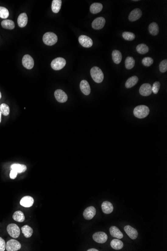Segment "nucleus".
<instances>
[{"label":"nucleus","mask_w":167,"mask_h":251,"mask_svg":"<svg viewBox=\"0 0 167 251\" xmlns=\"http://www.w3.org/2000/svg\"><path fill=\"white\" fill-rule=\"evenodd\" d=\"M150 109L149 107L146 105H139L136 107L134 110V114L137 118H145L149 115Z\"/></svg>","instance_id":"f257e3e1"},{"label":"nucleus","mask_w":167,"mask_h":251,"mask_svg":"<svg viewBox=\"0 0 167 251\" xmlns=\"http://www.w3.org/2000/svg\"><path fill=\"white\" fill-rule=\"evenodd\" d=\"M92 78L96 83H101L104 79V74L98 67H93L90 71Z\"/></svg>","instance_id":"f03ea898"},{"label":"nucleus","mask_w":167,"mask_h":251,"mask_svg":"<svg viewBox=\"0 0 167 251\" xmlns=\"http://www.w3.org/2000/svg\"><path fill=\"white\" fill-rule=\"evenodd\" d=\"M44 43L48 46H52L58 41V37L55 33L52 32L46 33L43 37Z\"/></svg>","instance_id":"7ed1b4c3"},{"label":"nucleus","mask_w":167,"mask_h":251,"mask_svg":"<svg viewBox=\"0 0 167 251\" xmlns=\"http://www.w3.org/2000/svg\"><path fill=\"white\" fill-rule=\"evenodd\" d=\"M66 64V61L64 58L58 57L54 59L51 62V67L55 70L63 69Z\"/></svg>","instance_id":"20e7f679"},{"label":"nucleus","mask_w":167,"mask_h":251,"mask_svg":"<svg viewBox=\"0 0 167 251\" xmlns=\"http://www.w3.org/2000/svg\"><path fill=\"white\" fill-rule=\"evenodd\" d=\"M8 233L13 238H18L20 234V228L17 224H9L7 228Z\"/></svg>","instance_id":"39448f33"},{"label":"nucleus","mask_w":167,"mask_h":251,"mask_svg":"<svg viewBox=\"0 0 167 251\" xmlns=\"http://www.w3.org/2000/svg\"><path fill=\"white\" fill-rule=\"evenodd\" d=\"M21 245L17 240L12 239L7 242L6 244V249L8 251H16L20 250Z\"/></svg>","instance_id":"423d86ee"},{"label":"nucleus","mask_w":167,"mask_h":251,"mask_svg":"<svg viewBox=\"0 0 167 251\" xmlns=\"http://www.w3.org/2000/svg\"><path fill=\"white\" fill-rule=\"evenodd\" d=\"M93 240L96 242L100 244H103L107 242L108 240L107 235L103 231H99L95 233L93 235Z\"/></svg>","instance_id":"0eeeda50"},{"label":"nucleus","mask_w":167,"mask_h":251,"mask_svg":"<svg viewBox=\"0 0 167 251\" xmlns=\"http://www.w3.org/2000/svg\"><path fill=\"white\" fill-rule=\"evenodd\" d=\"M79 42L82 46L85 48H90L93 44L91 38L86 35L80 36L79 37Z\"/></svg>","instance_id":"6e6552de"},{"label":"nucleus","mask_w":167,"mask_h":251,"mask_svg":"<svg viewBox=\"0 0 167 251\" xmlns=\"http://www.w3.org/2000/svg\"><path fill=\"white\" fill-rule=\"evenodd\" d=\"M23 65L28 69H32L34 66V59L30 55L26 54L22 59Z\"/></svg>","instance_id":"1a4fd4ad"},{"label":"nucleus","mask_w":167,"mask_h":251,"mask_svg":"<svg viewBox=\"0 0 167 251\" xmlns=\"http://www.w3.org/2000/svg\"><path fill=\"white\" fill-rule=\"evenodd\" d=\"M139 92L141 95L143 96H148L152 94V86L149 83L142 84L140 87Z\"/></svg>","instance_id":"9d476101"},{"label":"nucleus","mask_w":167,"mask_h":251,"mask_svg":"<svg viewBox=\"0 0 167 251\" xmlns=\"http://www.w3.org/2000/svg\"><path fill=\"white\" fill-rule=\"evenodd\" d=\"M96 213V210L94 206H89L85 210L83 213V216L87 220H90L94 217Z\"/></svg>","instance_id":"9b49d317"},{"label":"nucleus","mask_w":167,"mask_h":251,"mask_svg":"<svg viewBox=\"0 0 167 251\" xmlns=\"http://www.w3.org/2000/svg\"><path fill=\"white\" fill-rule=\"evenodd\" d=\"M55 97L57 100L60 103L66 102L67 101L68 96L64 91L58 89L55 91Z\"/></svg>","instance_id":"f8f14e48"},{"label":"nucleus","mask_w":167,"mask_h":251,"mask_svg":"<svg viewBox=\"0 0 167 251\" xmlns=\"http://www.w3.org/2000/svg\"><path fill=\"white\" fill-rule=\"evenodd\" d=\"M106 20L103 17H98L95 19L92 24V27L95 30L102 29L105 25Z\"/></svg>","instance_id":"ddd939ff"},{"label":"nucleus","mask_w":167,"mask_h":251,"mask_svg":"<svg viewBox=\"0 0 167 251\" xmlns=\"http://www.w3.org/2000/svg\"><path fill=\"white\" fill-rule=\"evenodd\" d=\"M124 231L127 235L132 240H135L138 237V231L136 230V229H134L129 225L125 226L124 227Z\"/></svg>","instance_id":"4468645a"},{"label":"nucleus","mask_w":167,"mask_h":251,"mask_svg":"<svg viewBox=\"0 0 167 251\" xmlns=\"http://www.w3.org/2000/svg\"><path fill=\"white\" fill-rule=\"evenodd\" d=\"M142 11L140 9H135L131 12L129 16V20L131 22L137 21L142 17Z\"/></svg>","instance_id":"2eb2a0df"},{"label":"nucleus","mask_w":167,"mask_h":251,"mask_svg":"<svg viewBox=\"0 0 167 251\" xmlns=\"http://www.w3.org/2000/svg\"><path fill=\"white\" fill-rule=\"evenodd\" d=\"M34 202V199L32 196H25L20 201V205L25 208H29L32 206Z\"/></svg>","instance_id":"dca6fc26"},{"label":"nucleus","mask_w":167,"mask_h":251,"mask_svg":"<svg viewBox=\"0 0 167 251\" xmlns=\"http://www.w3.org/2000/svg\"><path fill=\"white\" fill-rule=\"evenodd\" d=\"M80 89L83 94L86 95H88L91 93V88L88 82L85 80H83L81 82L80 84Z\"/></svg>","instance_id":"f3484780"},{"label":"nucleus","mask_w":167,"mask_h":251,"mask_svg":"<svg viewBox=\"0 0 167 251\" xmlns=\"http://www.w3.org/2000/svg\"><path fill=\"white\" fill-rule=\"evenodd\" d=\"M102 209L105 214H110L112 213L114 210L112 203L108 201H105L102 204Z\"/></svg>","instance_id":"a211bd4d"},{"label":"nucleus","mask_w":167,"mask_h":251,"mask_svg":"<svg viewBox=\"0 0 167 251\" xmlns=\"http://www.w3.org/2000/svg\"><path fill=\"white\" fill-rule=\"evenodd\" d=\"M110 233L111 236L116 238L121 239L123 238V233L115 226H112L110 228Z\"/></svg>","instance_id":"6ab92c4d"},{"label":"nucleus","mask_w":167,"mask_h":251,"mask_svg":"<svg viewBox=\"0 0 167 251\" xmlns=\"http://www.w3.org/2000/svg\"><path fill=\"white\" fill-rule=\"evenodd\" d=\"M17 21L19 27L21 28L25 27L28 23V17L27 14L25 13L20 14V15L19 16Z\"/></svg>","instance_id":"aec40b11"},{"label":"nucleus","mask_w":167,"mask_h":251,"mask_svg":"<svg viewBox=\"0 0 167 251\" xmlns=\"http://www.w3.org/2000/svg\"><path fill=\"white\" fill-rule=\"evenodd\" d=\"M103 6V5L100 3H94L91 5L90 6V12L92 14H97L100 13V12L102 10Z\"/></svg>","instance_id":"412c9836"},{"label":"nucleus","mask_w":167,"mask_h":251,"mask_svg":"<svg viewBox=\"0 0 167 251\" xmlns=\"http://www.w3.org/2000/svg\"><path fill=\"white\" fill-rule=\"evenodd\" d=\"M112 56L113 60L114 63L116 64H118L121 63L122 59V55L120 51L117 50L113 51L112 54Z\"/></svg>","instance_id":"4be33fe9"},{"label":"nucleus","mask_w":167,"mask_h":251,"mask_svg":"<svg viewBox=\"0 0 167 251\" xmlns=\"http://www.w3.org/2000/svg\"><path fill=\"white\" fill-rule=\"evenodd\" d=\"M138 80L139 79L137 76H132L127 80L126 82L125 83V86L127 88H130L131 87L134 86L135 85H136Z\"/></svg>","instance_id":"5701e85b"},{"label":"nucleus","mask_w":167,"mask_h":251,"mask_svg":"<svg viewBox=\"0 0 167 251\" xmlns=\"http://www.w3.org/2000/svg\"><path fill=\"white\" fill-rule=\"evenodd\" d=\"M12 170H14L18 173H24L27 170V167L24 164L15 163L11 167Z\"/></svg>","instance_id":"b1692460"},{"label":"nucleus","mask_w":167,"mask_h":251,"mask_svg":"<svg viewBox=\"0 0 167 251\" xmlns=\"http://www.w3.org/2000/svg\"><path fill=\"white\" fill-rule=\"evenodd\" d=\"M149 31L153 36H156L159 33V28L156 23L153 22L150 24L149 26Z\"/></svg>","instance_id":"393cba45"},{"label":"nucleus","mask_w":167,"mask_h":251,"mask_svg":"<svg viewBox=\"0 0 167 251\" xmlns=\"http://www.w3.org/2000/svg\"><path fill=\"white\" fill-rule=\"evenodd\" d=\"M111 246L115 250H120L124 247V244L121 240L118 239H114L111 242Z\"/></svg>","instance_id":"a878e982"},{"label":"nucleus","mask_w":167,"mask_h":251,"mask_svg":"<svg viewBox=\"0 0 167 251\" xmlns=\"http://www.w3.org/2000/svg\"><path fill=\"white\" fill-rule=\"evenodd\" d=\"M61 0H53L52 1V10L54 13H58L61 8Z\"/></svg>","instance_id":"bb28decb"},{"label":"nucleus","mask_w":167,"mask_h":251,"mask_svg":"<svg viewBox=\"0 0 167 251\" xmlns=\"http://www.w3.org/2000/svg\"><path fill=\"white\" fill-rule=\"evenodd\" d=\"M21 230L23 234H24V236L26 238H29L31 237V236H32L33 230L32 228L30 227V226H28V225L23 226Z\"/></svg>","instance_id":"cd10ccee"},{"label":"nucleus","mask_w":167,"mask_h":251,"mask_svg":"<svg viewBox=\"0 0 167 251\" xmlns=\"http://www.w3.org/2000/svg\"><path fill=\"white\" fill-rule=\"evenodd\" d=\"M13 219L17 222L22 223L25 221V217L24 213L22 211L18 210L15 212L13 214Z\"/></svg>","instance_id":"c85d7f7f"},{"label":"nucleus","mask_w":167,"mask_h":251,"mask_svg":"<svg viewBox=\"0 0 167 251\" xmlns=\"http://www.w3.org/2000/svg\"><path fill=\"white\" fill-rule=\"evenodd\" d=\"M2 27L7 29L12 30L15 28V23L10 20H5L1 23Z\"/></svg>","instance_id":"c756f323"},{"label":"nucleus","mask_w":167,"mask_h":251,"mask_svg":"<svg viewBox=\"0 0 167 251\" xmlns=\"http://www.w3.org/2000/svg\"><path fill=\"white\" fill-rule=\"evenodd\" d=\"M136 50L138 53L141 54H145L149 52V47L145 44H140L136 47Z\"/></svg>","instance_id":"7c9ffc66"},{"label":"nucleus","mask_w":167,"mask_h":251,"mask_svg":"<svg viewBox=\"0 0 167 251\" xmlns=\"http://www.w3.org/2000/svg\"><path fill=\"white\" fill-rule=\"evenodd\" d=\"M135 61L132 57H128L125 60V67L127 69H131L134 67Z\"/></svg>","instance_id":"2f4dec72"},{"label":"nucleus","mask_w":167,"mask_h":251,"mask_svg":"<svg viewBox=\"0 0 167 251\" xmlns=\"http://www.w3.org/2000/svg\"><path fill=\"white\" fill-rule=\"evenodd\" d=\"M0 112L5 116H7L10 113V108L8 105L3 103L0 106Z\"/></svg>","instance_id":"473e14b6"},{"label":"nucleus","mask_w":167,"mask_h":251,"mask_svg":"<svg viewBox=\"0 0 167 251\" xmlns=\"http://www.w3.org/2000/svg\"><path fill=\"white\" fill-rule=\"evenodd\" d=\"M122 36L124 39L127 41H132L135 38V34L130 32H124L122 34Z\"/></svg>","instance_id":"72a5a7b5"},{"label":"nucleus","mask_w":167,"mask_h":251,"mask_svg":"<svg viewBox=\"0 0 167 251\" xmlns=\"http://www.w3.org/2000/svg\"><path fill=\"white\" fill-rule=\"evenodd\" d=\"M9 16V12L7 9L4 7L0 6V18L2 19H7Z\"/></svg>","instance_id":"f704fd0d"},{"label":"nucleus","mask_w":167,"mask_h":251,"mask_svg":"<svg viewBox=\"0 0 167 251\" xmlns=\"http://www.w3.org/2000/svg\"><path fill=\"white\" fill-rule=\"evenodd\" d=\"M153 62H154L153 59L152 58L149 57L144 58L142 60V64L146 67L151 66L153 64Z\"/></svg>","instance_id":"c9c22d12"},{"label":"nucleus","mask_w":167,"mask_h":251,"mask_svg":"<svg viewBox=\"0 0 167 251\" xmlns=\"http://www.w3.org/2000/svg\"><path fill=\"white\" fill-rule=\"evenodd\" d=\"M160 71L162 72V73H165L167 71V60L165 59L164 60L162 61L160 64Z\"/></svg>","instance_id":"e433bc0d"},{"label":"nucleus","mask_w":167,"mask_h":251,"mask_svg":"<svg viewBox=\"0 0 167 251\" xmlns=\"http://www.w3.org/2000/svg\"><path fill=\"white\" fill-rule=\"evenodd\" d=\"M160 88V83L159 82L156 81L153 84L152 86V92L154 94H157Z\"/></svg>","instance_id":"4c0bfd02"},{"label":"nucleus","mask_w":167,"mask_h":251,"mask_svg":"<svg viewBox=\"0 0 167 251\" xmlns=\"http://www.w3.org/2000/svg\"><path fill=\"white\" fill-rule=\"evenodd\" d=\"M6 244L4 240L0 237V251H4L6 249Z\"/></svg>","instance_id":"58836bf2"},{"label":"nucleus","mask_w":167,"mask_h":251,"mask_svg":"<svg viewBox=\"0 0 167 251\" xmlns=\"http://www.w3.org/2000/svg\"><path fill=\"white\" fill-rule=\"evenodd\" d=\"M18 173L14 170H12L10 173V177L11 179H15L17 177Z\"/></svg>","instance_id":"ea45409f"},{"label":"nucleus","mask_w":167,"mask_h":251,"mask_svg":"<svg viewBox=\"0 0 167 251\" xmlns=\"http://www.w3.org/2000/svg\"><path fill=\"white\" fill-rule=\"evenodd\" d=\"M88 251H98L99 250H97V249H96L94 248H92L90 249H88L87 250Z\"/></svg>","instance_id":"a19ab883"},{"label":"nucleus","mask_w":167,"mask_h":251,"mask_svg":"<svg viewBox=\"0 0 167 251\" xmlns=\"http://www.w3.org/2000/svg\"><path fill=\"white\" fill-rule=\"evenodd\" d=\"M1 112H0V122L1 121Z\"/></svg>","instance_id":"79ce46f5"},{"label":"nucleus","mask_w":167,"mask_h":251,"mask_svg":"<svg viewBox=\"0 0 167 251\" xmlns=\"http://www.w3.org/2000/svg\"><path fill=\"white\" fill-rule=\"evenodd\" d=\"M2 96H1V93L0 92V99L1 98Z\"/></svg>","instance_id":"37998d69"}]
</instances>
